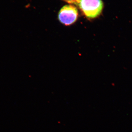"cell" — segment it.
Here are the masks:
<instances>
[{
    "mask_svg": "<svg viewBox=\"0 0 132 132\" xmlns=\"http://www.w3.org/2000/svg\"><path fill=\"white\" fill-rule=\"evenodd\" d=\"M78 16L76 7L71 5L64 6L59 11L58 18L59 21L66 26H70L76 21Z\"/></svg>",
    "mask_w": 132,
    "mask_h": 132,
    "instance_id": "obj_2",
    "label": "cell"
},
{
    "mask_svg": "<svg viewBox=\"0 0 132 132\" xmlns=\"http://www.w3.org/2000/svg\"><path fill=\"white\" fill-rule=\"evenodd\" d=\"M79 6L87 18L94 19L101 13L104 4L102 0H81Z\"/></svg>",
    "mask_w": 132,
    "mask_h": 132,
    "instance_id": "obj_1",
    "label": "cell"
},
{
    "mask_svg": "<svg viewBox=\"0 0 132 132\" xmlns=\"http://www.w3.org/2000/svg\"><path fill=\"white\" fill-rule=\"evenodd\" d=\"M63 1L69 3L79 5L81 0H63Z\"/></svg>",
    "mask_w": 132,
    "mask_h": 132,
    "instance_id": "obj_3",
    "label": "cell"
}]
</instances>
